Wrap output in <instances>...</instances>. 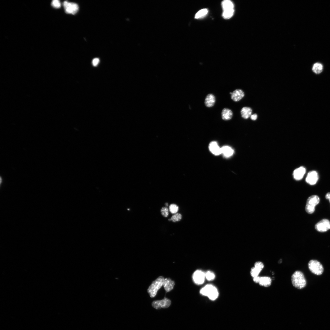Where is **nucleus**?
I'll use <instances>...</instances> for the list:
<instances>
[{
    "label": "nucleus",
    "mask_w": 330,
    "mask_h": 330,
    "mask_svg": "<svg viewBox=\"0 0 330 330\" xmlns=\"http://www.w3.org/2000/svg\"><path fill=\"white\" fill-rule=\"evenodd\" d=\"M221 154L225 157L228 158L234 154L233 149L228 146H225L221 148Z\"/></svg>",
    "instance_id": "19"
},
{
    "label": "nucleus",
    "mask_w": 330,
    "mask_h": 330,
    "mask_svg": "<svg viewBox=\"0 0 330 330\" xmlns=\"http://www.w3.org/2000/svg\"><path fill=\"white\" fill-rule=\"evenodd\" d=\"M245 94L242 90L237 89L235 90L231 95L232 99L235 102H237L241 100L244 96Z\"/></svg>",
    "instance_id": "12"
},
{
    "label": "nucleus",
    "mask_w": 330,
    "mask_h": 330,
    "mask_svg": "<svg viewBox=\"0 0 330 330\" xmlns=\"http://www.w3.org/2000/svg\"><path fill=\"white\" fill-rule=\"evenodd\" d=\"M216 102V98L213 94L208 95L205 99V106L208 108L213 107Z\"/></svg>",
    "instance_id": "16"
},
{
    "label": "nucleus",
    "mask_w": 330,
    "mask_h": 330,
    "mask_svg": "<svg viewBox=\"0 0 330 330\" xmlns=\"http://www.w3.org/2000/svg\"><path fill=\"white\" fill-rule=\"evenodd\" d=\"M161 214L164 217H167L169 215V210L167 208L164 207L161 210Z\"/></svg>",
    "instance_id": "28"
},
{
    "label": "nucleus",
    "mask_w": 330,
    "mask_h": 330,
    "mask_svg": "<svg viewBox=\"0 0 330 330\" xmlns=\"http://www.w3.org/2000/svg\"><path fill=\"white\" fill-rule=\"evenodd\" d=\"M209 148L210 151L215 155L218 156L221 154V148L220 147L216 142L214 141L210 143Z\"/></svg>",
    "instance_id": "13"
},
{
    "label": "nucleus",
    "mask_w": 330,
    "mask_h": 330,
    "mask_svg": "<svg viewBox=\"0 0 330 330\" xmlns=\"http://www.w3.org/2000/svg\"><path fill=\"white\" fill-rule=\"evenodd\" d=\"M208 12V10L207 9H202L198 11L195 15V18L199 19L202 18L205 16Z\"/></svg>",
    "instance_id": "24"
},
{
    "label": "nucleus",
    "mask_w": 330,
    "mask_h": 330,
    "mask_svg": "<svg viewBox=\"0 0 330 330\" xmlns=\"http://www.w3.org/2000/svg\"><path fill=\"white\" fill-rule=\"evenodd\" d=\"M171 303L170 300L166 297L160 301H154L152 303V306L156 309H160L161 308H169Z\"/></svg>",
    "instance_id": "6"
},
{
    "label": "nucleus",
    "mask_w": 330,
    "mask_h": 330,
    "mask_svg": "<svg viewBox=\"0 0 330 330\" xmlns=\"http://www.w3.org/2000/svg\"><path fill=\"white\" fill-rule=\"evenodd\" d=\"M260 277L259 276L253 278V280L254 282L256 283H259Z\"/></svg>",
    "instance_id": "31"
},
{
    "label": "nucleus",
    "mask_w": 330,
    "mask_h": 330,
    "mask_svg": "<svg viewBox=\"0 0 330 330\" xmlns=\"http://www.w3.org/2000/svg\"><path fill=\"white\" fill-rule=\"evenodd\" d=\"M175 284L174 281L169 278H165L164 280L163 286L166 293L172 290L173 289Z\"/></svg>",
    "instance_id": "14"
},
{
    "label": "nucleus",
    "mask_w": 330,
    "mask_h": 330,
    "mask_svg": "<svg viewBox=\"0 0 330 330\" xmlns=\"http://www.w3.org/2000/svg\"><path fill=\"white\" fill-rule=\"evenodd\" d=\"M306 172L305 169L301 167L296 169L293 173V177L296 181H299L303 177Z\"/></svg>",
    "instance_id": "15"
},
{
    "label": "nucleus",
    "mask_w": 330,
    "mask_h": 330,
    "mask_svg": "<svg viewBox=\"0 0 330 330\" xmlns=\"http://www.w3.org/2000/svg\"><path fill=\"white\" fill-rule=\"evenodd\" d=\"M326 198L329 200L330 203V192H329L326 194Z\"/></svg>",
    "instance_id": "33"
},
{
    "label": "nucleus",
    "mask_w": 330,
    "mask_h": 330,
    "mask_svg": "<svg viewBox=\"0 0 330 330\" xmlns=\"http://www.w3.org/2000/svg\"><path fill=\"white\" fill-rule=\"evenodd\" d=\"M251 119L252 120H256L258 118V115L256 114H254L251 115Z\"/></svg>",
    "instance_id": "32"
},
{
    "label": "nucleus",
    "mask_w": 330,
    "mask_h": 330,
    "mask_svg": "<svg viewBox=\"0 0 330 330\" xmlns=\"http://www.w3.org/2000/svg\"><path fill=\"white\" fill-rule=\"evenodd\" d=\"M63 5L66 12L68 14H75L79 10V6L76 3L65 1Z\"/></svg>",
    "instance_id": "7"
},
{
    "label": "nucleus",
    "mask_w": 330,
    "mask_h": 330,
    "mask_svg": "<svg viewBox=\"0 0 330 330\" xmlns=\"http://www.w3.org/2000/svg\"><path fill=\"white\" fill-rule=\"evenodd\" d=\"M319 179L317 172L315 171L310 172L308 174L306 179V182L311 185L315 184Z\"/></svg>",
    "instance_id": "11"
},
{
    "label": "nucleus",
    "mask_w": 330,
    "mask_h": 330,
    "mask_svg": "<svg viewBox=\"0 0 330 330\" xmlns=\"http://www.w3.org/2000/svg\"><path fill=\"white\" fill-rule=\"evenodd\" d=\"M308 266L310 270L315 275H320L323 272L324 268L323 265L317 260H311L308 263Z\"/></svg>",
    "instance_id": "5"
},
{
    "label": "nucleus",
    "mask_w": 330,
    "mask_h": 330,
    "mask_svg": "<svg viewBox=\"0 0 330 330\" xmlns=\"http://www.w3.org/2000/svg\"><path fill=\"white\" fill-rule=\"evenodd\" d=\"M166 206H168V203H166Z\"/></svg>",
    "instance_id": "34"
},
{
    "label": "nucleus",
    "mask_w": 330,
    "mask_h": 330,
    "mask_svg": "<svg viewBox=\"0 0 330 330\" xmlns=\"http://www.w3.org/2000/svg\"><path fill=\"white\" fill-rule=\"evenodd\" d=\"M252 110L250 108L245 107L241 110V116L243 118L247 119L252 115Z\"/></svg>",
    "instance_id": "21"
},
{
    "label": "nucleus",
    "mask_w": 330,
    "mask_h": 330,
    "mask_svg": "<svg viewBox=\"0 0 330 330\" xmlns=\"http://www.w3.org/2000/svg\"><path fill=\"white\" fill-rule=\"evenodd\" d=\"M182 218V216L179 214H176L173 215L170 219H169V221H172L174 222H178L181 220Z\"/></svg>",
    "instance_id": "25"
},
{
    "label": "nucleus",
    "mask_w": 330,
    "mask_h": 330,
    "mask_svg": "<svg viewBox=\"0 0 330 330\" xmlns=\"http://www.w3.org/2000/svg\"><path fill=\"white\" fill-rule=\"evenodd\" d=\"M292 284L293 287L298 289L305 288L307 281L303 273L301 271H297L295 272L291 277Z\"/></svg>",
    "instance_id": "1"
},
{
    "label": "nucleus",
    "mask_w": 330,
    "mask_h": 330,
    "mask_svg": "<svg viewBox=\"0 0 330 330\" xmlns=\"http://www.w3.org/2000/svg\"><path fill=\"white\" fill-rule=\"evenodd\" d=\"M320 202L319 197L316 195H313L307 199L305 210L309 214H312L315 211V207Z\"/></svg>",
    "instance_id": "4"
},
{
    "label": "nucleus",
    "mask_w": 330,
    "mask_h": 330,
    "mask_svg": "<svg viewBox=\"0 0 330 330\" xmlns=\"http://www.w3.org/2000/svg\"><path fill=\"white\" fill-rule=\"evenodd\" d=\"M234 13V9L224 10L222 14V16L225 19H229L232 17Z\"/></svg>",
    "instance_id": "23"
},
{
    "label": "nucleus",
    "mask_w": 330,
    "mask_h": 330,
    "mask_svg": "<svg viewBox=\"0 0 330 330\" xmlns=\"http://www.w3.org/2000/svg\"><path fill=\"white\" fill-rule=\"evenodd\" d=\"M52 5L54 7L58 8L60 7L61 6V4L59 1L57 0H54L53 1L52 3Z\"/></svg>",
    "instance_id": "29"
},
{
    "label": "nucleus",
    "mask_w": 330,
    "mask_h": 330,
    "mask_svg": "<svg viewBox=\"0 0 330 330\" xmlns=\"http://www.w3.org/2000/svg\"><path fill=\"white\" fill-rule=\"evenodd\" d=\"M205 278L209 281L213 280L215 277L214 274L211 271H208L205 273Z\"/></svg>",
    "instance_id": "26"
},
{
    "label": "nucleus",
    "mask_w": 330,
    "mask_h": 330,
    "mask_svg": "<svg viewBox=\"0 0 330 330\" xmlns=\"http://www.w3.org/2000/svg\"><path fill=\"white\" fill-rule=\"evenodd\" d=\"M264 267V264L261 262H256L254 264V267L251 269L250 274L251 276L253 278L258 276Z\"/></svg>",
    "instance_id": "10"
},
{
    "label": "nucleus",
    "mask_w": 330,
    "mask_h": 330,
    "mask_svg": "<svg viewBox=\"0 0 330 330\" xmlns=\"http://www.w3.org/2000/svg\"><path fill=\"white\" fill-rule=\"evenodd\" d=\"M169 210L172 214H176L178 211V207L176 205L172 204L169 207Z\"/></svg>",
    "instance_id": "27"
},
{
    "label": "nucleus",
    "mask_w": 330,
    "mask_h": 330,
    "mask_svg": "<svg viewBox=\"0 0 330 330\" xmlns=\"http://www.w3.org/2000/svg\"><path fill=\"white\" fill-rule=\"evenodd\" d=\"M200 292L202 295L208 296L213 301L216 299L219 296L217 288L211 284L206 285L201 290Z\"/></svg>",
    "instance_id": "2"
},
{
    "label": "nucleus",
    "mask_w": 330,
    "mask_h": 330,
    "mask_svg": "<svg viewBox=\"0 0 330 330\" xmlns=\"http://www.w3.org/2000/svg\"><path fill=\"white\" fill-rule=\"evenodd\" d=\"M221 5L223 11L234 9V4L229 0H225L222 1Z\"/></svg>",
    "instance_id": "20"
},
{
    "label": "nucleus",
    "mask_w": 330,
    "mask_h": 330,
    "mask_svg": "<svg viewBox=\"0 0 330 330\" xmlns=\"http://www.w3.org/2000/svg\"><path fill=\"white\" fill-rule=\"evenodd\" d=\"M233 115L232 111L229 109L225 108L222 111L221 116L222 119L224 120H229L232 119Z\"/></svg>",
    "instance_id": "17"
},
{
    "label": "nucleus",
    "mask_w": 330,
    "mask_h": 330,
    "mask_svg": "<svg viewBox=\"0 0 330 330\" xmlns=\"http://www.w3.org/2000/svg\"><path fill=\"white\" fill-rule=\"evenodd\" d=\"M99 59L98 58H94L93 61L92 63L94 66H97L99 62Z\"/></svg>",
    "instance_id": "30"
},
{
    "label": "nucleus",
    "mask_w": 330,
    "mask_h": 330,
    "mask_svg": "<svg viewBox=\"0 0 330 330\" xmlns=\"http://www.w3.org/2000/svg\"><path fill=\"white\" fill-rule=\"evenodd\" d=\"M272 282V280L270 277H260L259 284L261 286L267 287L271 285Z\"/></svg>",
    "instance_id": "18"
},
{
    "label": "nucleus",
    "mask_w": 330,
    "mask_h": 330,
    "mask_svg": "<svg viewBox=\"0 0 330 330\" xmlns=\"http://www.w3.org/2000/svg\"><path fill=\"white\" fill-rule=\"evenodd\" d=\"M323 69V65L319 63L314 64L312 68L313 72L317 74L320 73L322 72Z\"/></svg>",
    "instance_id": "22"
},
{
    "label": "nucleus",
    "mask_w": 330,
    "mask_h": 330,
    "mask_svg": "<svg viewBox=\"0 0 330 330\" xmlns=\"http://www.w3.org/2000/svg\"><path fill=\"white\" fill-rule=\"evenodd\" d=\"M164 279L162 276L159 277L149 287L147 292L151 297H154L156 296L158 290L163 286Z\"/></svg>",
    "instance_id": "3"
},
{
    "label": "nucleus",
    "mask_w": 330,
    "mask_h": 330,
    "mask_svg": "<svg viewBox=\"0 0 330 330\" xmlns=\"http://www.w3.org/2000/svg\"><path fill=\"white\" fill-rule=\"evenodd\" d=\"M315 229L320 232H326L330 229V222L327 219H323L316 225Z\"/></svg>",
    "instance_id": "8"
},
{
    "label": "nucleus",
    "mask_w": 330,
    "mask_h": 330,
    "mask_svg": "<svg viewBox=\"0 0 330 330\" xmlns=\"http://www.w3.org/2000/svg\"><path fill=\"white\" fill-rule=\"evenodd\" d=\"M193 279L195 283L198 285L202 284L205 279V273L199 270H197L194 273Z\"/></svg>",
    "instance_id": "9"
}]
</instances>
